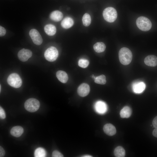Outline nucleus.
<instances>
[{"mask_svg": "<svg viewBox=\"0 0 157 157\" xmlns=\"http://www.w3.org/2000/svg\"><path fill=\"white\" fill-rule=\"evenodd\" d=\"M0 117L1 119H5L6 117L5 112L1 106L0 107Z\"/></svg>", "mask_w": 157, "mask_h": 157, "instance_id": "27", "label": "nucleus"}, {"mask_svg": "<svg viewBox=\"0 0 157 157\" xmlns=\"http://www.w3.org/2000/svg\"><path fill=\"white\" fill-rule=\"evenodd\" d=\"M144 61L148 66L155 67L157 65V57L153 55H148L145 58Z\"/></svg>", "mask_w": 157, "mask_h": 157, "instance_id": "12", "label": "nucleus"}, {"mask_svg": "<svg viewBox=\"0 0 157 157\" xmlns=\"http://www.w3.org/2000/svg\"><path fill=\"white\" fill-rule=\"evenodd\" d=\"M24 129L20 126H16L13 127L10 130V133L14 137H18L23 134Z\"/></svg>", "mask_w": 157, "mask_h": 157, "instance_id": "14", "label": "nucleus"}, {"mask_svg": "<svg viewBox=\"0 0 157 157\" xmlns=\"http://www.w3.org/2000/svg\"><path fill=\"white\" fill-rule=\"evenodd\" d=\"M136 24L138 28L143 31H147L151 29L152 24L150 20L147 17L141 16L136 20Z\"/></svg>", "mask_w": 157, "mask_h": 157, "instance_id": "2", "label": "nucleus"}, {"mask_svg": "<svg viewBox=\"0 0 157 157\" xmlns=\"http://www.w3.org/2000/svg\"><path fill=\"white\" fill-rule=\"evenodd\" d=\"M63 17V15L62 13L58 10L52 12L50 15V18L52 20L56 22L61 20Z\"/></svg>", "mask_w": 157, "mask_h": 157, "instance_id": "17", "label": "nucleus"}, {"mask_svg": "<svg viewBox=\"0 0 157 157\" xmlns=\"http://www.w3.org/2000/svg\"><path fill=\"white\" fill-rule=\"evenodd\" d=\"M132 54L131 50L126 47H123L119 50V58L120 63L124 65L130 64L132 59Z\"/></svg>", "mask_w": 157, "mask_h": 157, "instance_id": "1", "label": "nucleus"}, {"mask_svg": "<svg viewBox=\"0 0 157 157\" xmlns=\"http://www.w3.org/2000/svg\"><path fill=\"white\" fill-rule=\"evenodd\" d=\"M132 114V110L130 107L128 106L124 107L121 110L120 115L122 118H128Z\"/></svg>", "mask_w": 157, "mask_h": 157, "instance_id": "15", "label": "nucleus"}, {"mask_svg": "<svg viewBox=\"0 0 157 157\" xmlns=\"http://www.w3.org/2000/svg\"><path fill=\"white\" fill-rule=\"evenodd\" d=\"M56 76L58 80L63 83H65L68 79V76L66 73L64 71L59 70L56 73Z\"/></svg>", "mask_w": 157, "mask_h": 157, "instance_id": "16", "label": "nucleus"}, {"mask_svg": "<svg viewBox=\"0 0 157 157\" xmlns=\"http://www.w3.org/2000/svg\"><path fill=\"white\" fill-rule=\"evenodd\" d=\"M152 123L153 126L155 129H157V116L154 119Z\"/></svg>", "mask_w": 157, "mask_h": 157, "instance_id": "29", "label": "nucleus"}, {"mask_svg": "<svg viewBox=\"0 0 157 157\" xmlns=\"http://www.w3.org/2000/svg\"><path fill=\"white\" fill-rule=\"evenodd\" d=\"M32 55V53L31 50L23 48L19 51L17 56L20 60L24 62L31 58Z\"/></svg>", "mask_w": 157, "mask_h": 157, "instance_id": "8", "label": "nucleus"}, {"mask_svg": "<svg viewBox=\"0 0 157 157\" xmlns=\"http://www.w3.org/2000/svg\"><path fill=\"white\" fill-rule=\"evenodd\" d=\"M5 151L2 147H0V157H3L5 154Z\"/></svg>", "mask_w": 157, "mask_h": 157, "instance_id": "30", "label": "nucleus"}, {"mask_svg": "<svg viewBox=\"0 0 157 157\" xmlns=\"http://www.w3.org/2000/svg\"><path fill=\"white\" fill-rule=\"evenodd\" d=\"M58 55V50L55 47L53 46H51L47 49L44 53L45 58L49 62H53L56 60Z\"/></svg>", "mask_w": 157, "mask_h": 157, "instance_id": "6", "label": "nucleus"}, {"mask_svg": "<svg viewBox=\"0 0 157 157\" xmlns=\"http://www.w3.org/2000/svg\"><path fill=\"white\" fill-rule=\"evenodd\" d=\"M94 80V82L99 84L104 85L106 83V77L104 75H101L96 77Z\"/></svg>", "mask_w": 157, "mask_h": 157, "instance_id": "24", "label": "nucleus"}, {"mask_svg": "<svg viewBox=\"0 0 157 157\" xmlns=\"http://www.w3.org/2000/svg\"><path fill=\"white\" fill-rule=\"evenodd\" d=\"M90 87L88 84L86 83H83L78 87L77 92L80 96L84 97L88 94L90 91Z\"/></svg>", "mask_w": 157, "mask_h": 157, "instance_id": "10", "label": "nucleus"}, {"mask_svg": "<svg viewBox=\"0 0 157 157\" xmlns=\"http://www.w3.org/2000/svg\"><path fill=\"white\" fill-rule=\"evenodd\" d=\"M24 106L27 111L30 112H34L37 111L39 108L40 103L37 99L30 98L26 101Z\"/></svg>", "mask_w": 157, "mask_h": 157, "instance_id": "4", "label": "nucleus"}, {"mask_svg": "<svg viewBox=\"0 0 157 157\" xmlns=\"http://www.w3.org/2000/svg\"><path fill=\"white\" fill-rule=\"evenodd\" d=\"M52 156L53 157H63V155L60 152L57 150L54 151L52 152Z\"/></svg>", "mask_w": 157, "mask_h": 157, "instance_id": "26", "label": "nucleus"}, {"mask_svg": "<svg viewBox=\"0 0 157 157\" xmlns=\"http://www.w3.org/2000/svg\"><path fill=\"white\" fill-rule=\"evenodd\" d=\"M92 156L90 155H85L82 156V157H92Z\"/></svg>", "mask_w": 157, "mask_h": 157, "instance_id": "32", "label": "nucleus"}, {"mask_svg": "<svg viewBox=\"0 0 157 157\" xmlns=\"http://www.w3.org/2000/svg\"><path fill=\"white\" fill-rule=\"evenodd\" d=\"M6 33V31L5 29L0 26V36L1 37H2L4 36Z\"/></svg>", "mask_w": 157, "mask_h": 157, "instance_id": "28", "label": "nucleus"}, {"mask_svg": "<svg viewBox=\"0 0 157 157\" xmlns=\"http://www.w3.org/2000/svg\"><path fill=\"white\" fill-rule=\"evenodd\" d=\"M7 81L9 85L15 88L20 87L22 83L20 77L18 74L15 73L10 74L8 78Z\"/></svg>", "mask_w": 157, "mask_h": 157, "instance_id": "5", "label": "nucleus"}, {"mask_svg": "<svg viewBox=\"0 0 157 157\" xmlns=\"http://www.w3.org/2000/svg\"><path fill=\"white\" fill-rule=\"evenodd\" d=\"M1 85H0V91L1 92Z\"/></svg>", "mask_w": 157, "mask_h": 157, "instance_id": "34", "label": "nucleus"}, {"mask_svg": "<svg viewBox=\"0 0 157 157\" xmlns=\"http://www.w3.org/2000/svg\"><path fill=\"white\" fill-rule=\"evenodd\" d=\"M103 15L104 19L109 22H113L116 19L117 13L115 8L112 7H107L104 10Z\"/></svg>", "mask_w": 157, "mask_h": 157, "instance_id": "3", "label": "nucleus"}, {"mask_svg": "<svg viewBox=\"0 0 157 157\" xmlns=\"http://www.w3.org/2000/svg\"><path fill=\"white\" fill-rule=\"evenodd\" d=\"M46 156L45 150L41 147L36 149L34 152V156L35 157H44Z\"/></svg>", "mask_w": 157, "mask_h": 157, "instance_id": "22", "label": "nucleus"}, {"mask_svg": "<svg viewBox=\"0 0 157 157\" xmlns=\"http://www.w3.org/2000/svg\"><path fill=\"white\" fill-rule=\"evenodd\" d=\"M29 35L34 43L39 45L42 42V39L39 32L35 29H32L29 32Z\"/></svg>", "mask_w": 157, "mask_h": 157, "instance_id": "7", "label": "nucleus"}, {"mask_svg": "<svg viewBox=\"0 0 157 157\" xmlns=\"http://www.w3.org/2000/svg\"><path fill=\"white\" fill-rule=\"evenodd\" d=\"M82 20L84 26H88L91 22V18L90 15L88 13L85 14L83 17Z\"/></svg>", "mask_w": 157, "mask_h": 157, "instance_id": "23", "label": "nucleus"}, {"mask_svg": "<svg viewBox=\"0 0 157 157\" xmlns=\"http://www.w3.org/2000/svg\"><path fill=\"white\" fill-rule=\"evenodd\" d=\"M146 85L142 81L134 82L132 85V88L133 92L137 94L142 92L145 90Z\"/></svg>", "mask_w": 157, "mask_h": 157, "instance_id": "9", "label": "nucleus"}, {"mask_svg": "<svg viewBox=\"0 0 157 157\" xmlns=\"http://www.w3.org/2000/svg\"><path fill=\"white\" fill-rule=\"evenodd\" d=\"M44 31L48 35L52 36L55 34L56 29L54 25L51 24H48L45 26Z\"/></svg>", "mask_w": 157, "mask_h": 157, "instance_id": "19", "label": "nucleus"}, {"mask_svg": "<svg viewBox=\"0 0 157 157\" xmlns=\"http://www.w3.org/2000/svg\"><path fill=\"white\" fill-rule=\"evenodd\" d=\"M114 153L115 156L116 157H124L125 156V151L121 146H118L115 149Z\"/></svg>", "mask_w": 157, "mask_h": 157, "instance_id": "20", "label": "nucleus"}, {"mask_svg": "<svg viewBox=\"0 0 157 157\" xmlns=\"http://www.w3.org/2000/svg\"><path fill=\"white\" fill-rule=\"evenodd\" d=\"M152 134L154 136L157 138V129H155L153 130Z\"/></svg>", "mask_w": 157, "mask_h": 157, "instance_id": "31", "label": "nucleus"}, {"mask_svg": "<svg viewBox=\"0 0 157 157\" xmlns=\"http://www.w3.org/2000/svg\"><path fill=\"white\" fill-rule=\"evenodd\" d=\"M89 63L88 60L84 59H81L78 61L79 66L83 68H85L87 67Z\"/></svg>", "mask_w": 157, "mask_h": 157, "instance_id": "25", "label": "nucleus"}, {"mask_svg": "<svg viewBox=\"0 0 157 157\" xmlns=\"http://www.w3.org/2000/svg\"><path fill=\"white\" fill-rule=\"evenodd\" d=\"M91 76L92 78L94 79L96 77H95L93 74Z\"/></svg>", "mask_w": 157, "mask_h": 157, "instance_id": "33", "label": "nucleus"}, {"mask_svg": "<svg viewBox=\"0 0 157 157\" xmlns=\"http://www.w3.org/2000/svg\"><path fill=\"white\" fill-rule=\"evenodd\" d=\"M74 21L72 19L69 17L65 18L62 21L61 25L65 29L71 27L74 24Z\"/></svg>", "mask_w": 157, "mask_h": 157, "instance_id": "18", "label": "nucleus"}, {"mask_svg": "<svg viewBox=\"0 0 157 157\" xmlns=\"http://www.w3.org/2000/svg\"><path fill=\"white\" fill-rule=\"evenodd\" d=\"M103 129L106 134L110 136L115 135L116 132L115 127L111 124H105L103 127Z\"/></svg>", "mask_w": 157, "mask_h": 157, "instance_id": "13", "label": "nucleus"}, {"mask_svg": "<svg viewBox=\"0 0 157 157\" xmlns=\"http://www.w3.org/2000/svg\"><path fill=\"white\" fill-rule=\"evenodd\" d=\"M96 111L99 114L105 113L107 110V106L104 102L99 101L97 102L94 106Z\"/></svg>", "mask_w": 157, "mask_h": 157, "instance_id": "11", "label": "nucleus"}, {"mask_svg": "<svg viewBox=\"0 0 157 157\" xmlns=\"http://www.w3.org/2000/svg\"><path fill=\"white\" fill-rule=\"evenodd\" d=\"M106 48V46L105 44L102 42H97L93 46V49L94 50L98 53L104 51Z\"/></svg>", "mask_w": 157, "mask_h": 157, "instance_id": "21", "label": "nucleus"}]
</instances>
